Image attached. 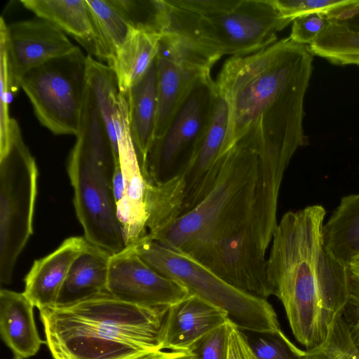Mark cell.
Instances as JSON below:
<instances>
[{"instance_id":"obj_6","label":"cell","mask_w":359,"mask_h":359,"mask_svg":"<svg viewBox=\"0 0 359 359\" xmlns=\"http://www.w3.org/2000/svg\"><path fill=\"white\" fill-rule=\"evenodd\" d=\"M67 172L87 241L111 254L127 248L116 214L113 178L118 158L88 84Z\"/></svg>"},{"instance_id":"obj_16","label":"cell","mask_w":359,"mask_h":359,"mask_svg":"<svg viewBox=\"0 0 359 359\" xmlns=\"http://www.w3.org/2000/svg\"><path fill=\"white\" fill-rule=\"evenodd\" d=\"M88 243L85 237H69L53 252L34 261L25 277L23 292L39 311L56 306L69 270Z\"/></svg>"},{"instance_id":"obj_5","label":"cell","mask_w":359,"mask_h":359,"mask_svg":"<svg viewBox=\"0 0 359 359\" xmlns=\"http://www.w3.org/2000/svg\"><path fill=\"white\" fill-rule=\"evenodd\" d=\"M163 33L179 37L214 64L222 56H244L277 41L292 21L273 0H164Z\"/></svg>"},{"instance_id":"obj_36","label":"cell","mask_w":359,"mask_h":359,"mask_svg":"<svg viewBox=\"0 0 359 359\" xmlns=\"http://www.w3.org/2000/svg\"><path fill=\"white\" fill-rule=\"evenodd\" d=\"M113 191L116 204L120 201L124 196L125 184L123 176L119 162L117 163L113 178Z\"/></svg>"},{"instance_id":"obj_38","label":"cell","mask_w":359,"mask_h":359,"mask_svg":"<svg viewBox=\"0 0 359 359\" xmlns=\"http://www.w3.org/2000/svg\"><path fill=\"white\" fill-rule=\"evenodd\" d=\"M348 268L351 275L359 281V255L351 261Z\"/></svg>"},{"instance_id":"obj_12","label":"cell","mask_w":359,"mask_h":359,"mask_svg":"<svg viewBox=\"0 0 359 359\" xmlns=\"http://www.w3.org/2000/svg\"><path fill=\"white\" fill-rule=\"evenodd\" d=\"M107 290L119 300L147 307H170L190 294L182 285L144 262L132 245L111 255Z\"/></svg>"},{"instance_id":"obj_27","label":"cell","mask_w":359,"mask_h":359,"mask_svg":"<svg viewBox=\"0 0 359 359\" xmlns=\"http://www.w3.org/2000/svg\"><path fill=\"white\" fill-rule=\"evenodd\" d=\"M126 22L135 30L162 34L164 0H110Z\"/></svg>"},{"instance_id":"obj_35","label":"cell","mask_w":359,"mask_h":359,"mask_svg":"<svg viewBox=\"0 0 359 359\" xmlns=\"http://www.w3.org/2000/svg\"><path fill=\"white\" fill-rule=\"evenodd\" d=\"M140 359H193L190 352L159 350Z\"/></svg>"},{"instance_id":"obj_24","label":"cell","mask_w":359,"mask_h":359,"mask_svg":"<svg viewBox=\"0 0 359 359\" xmlns=\"http://www.w3.org/2000/svg\"><path fill=\"white\" fill-rule=\"evenodd\" d=\"M94 29L90 54L109 64L133 29L110 0H86Z\"/></svg>"},{"instance_id":"obj_26","label":"cell","mask_w":359,"mask_h":359,"mask_svg":"<svg viewBox=\"0 0 359 359\" xmlns=\"http://www.w3.org/2000/svg\"><path fill=\"white\" fill-rule=\"evenodd\" d=\"M283 18L293 20L309 14L328 20H347L359 13V0H273Z\"/></svg>"},{"instance_id":"obj_4","label":"cell","mask_w":359,"mask_h":359,"mask_svg":"<svg viewBox=\"0 0 359 359\" xmlns=\"http://www.w3.org/2000/svg\"><path fill=\"white\" fill-rule=\"evenodd\" d=\"M168 308L133 304L107 292L39 313L54 359H140L162 350Z\"/></svg>"},{"instance_id":"obj_10","label":"cell","mask_w":359,"mask_h":359,"mask_svg":"<svg viewBox=\"0 0 359 359\" xmlns=\"http://www.w3.org/2000/svg\"><path fill=\"white\" fill-rule=\"evenodd\" d=\"M218 98L210 72L189 87L164 134L154 139L143 172L146 182L158 185L175 176L189 162L210 126Z\"/></svg>"},{"instance_id":"obj_8","label":"cell","mask_w":359,"mask_h":359,"mask_svg":"<svg viewBox=\"0 0 359 359\" xmlns=\"http://www.w3.org/2000/svg\"><path fill=\"white\" fill-rule=\"evenodd\" d=\"M38 168L17 121L0 151V282L9 285L18 257L33 233Z\"/></svg>"},{"instance_id":"obj_39","label":"cell","mask_w":359,"mask_h":359,"mask_svg":"<svg viewBox=\"0 0 359 359\" xmlns=\"http://www.w3.org/2000/svg\"><path fill=\"white\" fill-rule=\"evenodd\" d=\"M355 17L359 18V13ZM351 20H353V19L351 18ZM348 21H349L352 24L355 25V26L359 27V20H355V19H354V20H348Z\"/></svg>"},{"instance_id":"obj_17","label":"cell","mask_w":359,"mask_h":359,"mask_svg":"<svg viewBox=\"0 0 359 359\" xmlns=\"http://www.w3.org/2000/svg\"><path fill=\"white\" fill-rule=\"evenodd\" d=\"M34 307L24 292L1 288L0 333L15 359H27L36 355L41 345L46 344L36 327Z\"/></svg>"},{"instance_id":"obj_33","label":"cell","mask_w":359,"mask_h":359,"mask_svg":"<svg viewBox=\"0 0 359 359\" xmlns=\"http://www.w3.org/2000/svg\"><path fill=\"white\" fill-rule=\"evenodd\" d=\"M228 359H258L248 344L246 334L236 325L230 334Z\"/></svg>"},{"instance_id":"obj_2","label":"cell","mask_w":359,"mask_h":359,"mask_svg":"<svg viewBox=\"0 0 359 359\" xmlns=\"http://www.w3.org/2000/svg\"><path fill=\"white\" fill-rule=\"evenodd\" d=\"M313 56L288 36L225 62L215 81L228 108L219 164L231 151L292 158L308 144L304 103Z\"/></svg>"},{"instance_id":"obj_15","label":"cell","mask_w":359,"mask_h":359,"mask_svg":"<svg viewBox=\"0 0 359 359\" xmlns=\"http://www.w3.org/2000/svg\"><path fill=\"white\" fill-rule=\"evenodd\" d=\"M118 162L125 184V193L116 205V214L127 246L133 245L147 234L145 205L146 180L131 139L128 120L118 137Z\"/></svg>"},{"instance_id":"obj_3","label":"cell","mask_w":359,"mask_h":359,"mask_svg":"<svg viewBox=\"0 0 359 359\" xmlns=\"http://www.w3.org/2000/svg\"><path fill=\"white\" fill-rule=\"evenodd\" d=\"M320 205L284 214L266 261L273 295L306 350L323 344L350 301L351 273L326 248Z\"/></svg>"},{"instance_id":"obj_32","label":"cell","mask_w":359,"mask_h":359,"mask_svg":"<svg viewBox=\"0 0 359 359\" xmlns=\"http://www.w3.org/2000/svg\"><path fill=\"white\" fill-rule=\"evenodd\" d=\"M290 38L296 43L309 46L325 29L328 19L321 14H309L292 20Z\"/></svg>"},{"instance_id":"obj_31","label":"cell","mask_w":359,"mask_h":359,"mask_svg":"<svg viewBox=\"0 0 359 359\" xmlns=\"http://www.w3.org/2000/svg\"><path fill=\"white\" fill-rule=\"evenodd\" d=\"M9 75L5 35L0 27V151L8 145L11 118L8 114Z\"/></svg>"},{"instance_id":"obj_11","label":"cell","mask_w":359,"mask_h":359,"mask_svg":"<svg viewBox=\"0 0 359 359\" xmlns=\"http://www.w3.org/2000/svg\"><path fill=\"white\" fill-rule=\"evenodd\" d=\"M158 107L155 139L161 137L196 79L210 72L214 63L175 35L162 34L155 58Z\"/></svg>"},{"instance_id":"obj_7","label":"cell","mask_w":359,"mask_h":359,"mask_svg":"<svg viewBox=\"0 0 359 359\" xmlns=\"http://www.w3.org/2000/svg\"><path fill=\"white\" fill-rule=\"evenodd\" d=\"M132 246L138 257L159 274L225 311L241 330L275 332L281 330L276 313L266 299L236 288L195 259L147 236Z\"/></svg>"},{"instance_id":"obj_20","label":"cell","mask_w":359,"mask_h":359,"mask_svg":"<svg viewBox=\"0 0 359 359\" xmlns=\"http://www.w3.org/2000/svg\"><path fill=\"white\" fill-rule=\"evenodd\" d=\"M87 80L118 158V136L128 116L126 95L121 91L114 70L90 55L87 56Z\"/></svg>"},{"instance_id":"obj_19","label":"cell","mask_w":359,"mask_h":359,"mask_svg":"<svg viewBox=\"0 0 359 359\" xmlns=\"http://www.w3.org/2000/svg\"><path fill=\"white\" fill-rule=\"evenodd\" d=\"M126 95L130 136L143 174L147 154L155 139L158 107L155 60L143 77L132 86Z\"/></svg>"},{"instance_id":"obj_29","label":"cell","mask_w":359,"mask_h":359,"mask_svg":"<svg viewBox=\"0 0 359 359\" xmlns=\"http://www.w3.org/2000/svg\"><path fill=\"white\" fill-rule=\"evenodd\" d=\"M248 344L258 359H302L305 351L296 346L281 330L250 332Z\"/></svg>"},{"instance_id":"obj_13","label":"cell","mask_w":359,"mask_h":359,"mask_svg":"<svg viewBox=\"0 0 359 359\" xmlns=\"http://www.w3.org/2000/svg\"><path fill=\"white\" fill-rule=\"evenodd\" d=\"M0 27L5 35L11 93H17L26 72L76 48L62 30L39 17L9 25L1 18Z\"/></svg>"},{"instance_id":"obj_28","label":"cell","mask_w":359,"mask_h":359,"mask_svg":"<svg viewBox=\"0 0 359 359\" xmlns=\"http://www.w3.org/2000/svg\"><path fill=\"white\" fill-rule=\"evenodd\" d=\"M302 359H359V353L351 339L342 314L334 322L325 341L312 349L306 350Z\"/></svg>"},{"instance_id":"obj_21","label":"cell","mask_w":359,"mask_h":359,"mask_svg":"<svg viewBox=\"0 0 359 359\" xmlns=\"http://www.w3.org/2000/svg\"><path fill=\"white\" fill-rule=\"evenodd\" d=\"M27 9L72 36L90 53L94 29L86 0H21Z\"/></svg>"},{"instance_id":"obj_30","label":"cell","mask_w":359,"mask_h":359,"mask_svg":"<svg viewBox=\"0 0 359 359\" xmlns=\"http://www.w3.org/2000/svg\"><path fill=\"white\" fill-rule=\"evenodd\" d=\"M234 325L228 320L200 339L189 351L193 359H228L230 334Z\"/></svg>"},{"instance_id":"obj_14","label":"cell","mask_w":359,"mask_h":359,"mask_svg":"<svg viewBox=\"0 0 359 359\" xmlns=\"http://www.w3.org/2000/svg\"><path fill=\"white\" fill-rule=\"evenodd\" d=\"M228 320L225 311L190 294L168 308L160 334L161 349L189 352L200 339Z\"/></svg>"},{"instance_id":"obj_40","label":"cell","mask_w":359,"mask_h":359,"mask_svg":"<svg viewBox=\"0 0 359 359\" xmlns=\"http://www.w3.org/2000/svg\"><path fill=\"white\" fill-rule=\"evenodd\" d=\"M14 359H15V358H14Z\"/></svg>"},{"instance_id":"obj_25","label":"cell","mask_w":359,"mask_h":359,"mask_svg":"<svg viewBox=\"0 0 359 359\" xmlns=\"http://www.w3.org/2000/svg\"><path fill=\"white\" fill-rule=\"evenodd\" d=\"M310 52L335 65H359V27L348 20H328L325 29L308 46Z\"/></svg>"},{"instance_id":"obj_9","label":"cell","mask_w":359,"mask_h":359,"mask_svg":"<svg viewBox=\"0 0 359 359\" xmlns=\"http://www.w3.org/2000/svg\"><path fill=\"white\" fill-rule=\"evenodd\" d=\"M42 126L76 135L88 87L87 56L76 48L26 72L20 83Z\"/></svg>"},{"instance_id":"obj_37","label":"cell","mask_w":359,"mask_h":359,"mask_svg":"<svg viewBox=\"0 0 359 359\" xmlns=\"http://www.w3.org/2000/svg\"><path fill=\"white\" fill-rule=\"evenodd\" d=\"M349 304L359 309V281L353 276L351 280V294Z\"/></svg>"},{"instance_id":"obj_34","label":"cell","mask_w":359,"mask_h":359,"mask_svg":"<svg viewBox=\"0 0 359 359\" xmlns=\"http://www.w3.org/2000/svg\"><path fill=\"white\" fill-rule=\"evenodd\" d=\"M342 315L347 323L351 339L359 353V309L348 304Z\"/></svg>"},{"instance_id":"obj_22","label":"cell","mask_w":359,"mask_h":359,"mask_svg":"<svg viewBox=\"0 0 359 359\" xmlns=\"http://www.w3.org/2000/svg\"><path fill=\"white\" fill-rule=\"evenodd\" d=\"M323 235L327 249L348 267L359 255V193L341 199L324 224Z\"/></svg>"},{"instance_id":"obj_23","label":"cell","mask_w":359,"mask_h":359,"mask_svg":"<svg viewBox=\"0 0 359 359\" xmlns=\"http://www.w3.org/2000/svg\"><path fill=\"white\" fill-rule=\"evenodd\" d=\"M161 34L133 29L108 64L123 93L140 81L155 60Z\"/></svg>"},{"instance_id":"obj_18","label":"cell","mask_w":359,"mask_h":359,"mask_svg":"<svg viewBox=\"0 0 359 359\" xmlns=\"http://www.w3.org/2000/svg\"><path fill=\"white\" fill-rule=\"evenodd\" d=\"M109 252L88 243L72 263L56 306L65 307L107 293Z\"/></svg>"},{"instance_id":"obj_1","label":"cell","mask_w":359,"mask_h":359,"mask_svg":"<svg viewBox=\"0 0 359 359\" xmlns=\"http://www.w3.org/2000/svg\"><path fill=\"white\" fill-rule=\"evenodd\" d=\"M290 161L275 155L226 156L207 196L149 238L195 259L236 288L266 299L273 294L266 254L278 223V196Z\"/></svg>"}]
</instances>
